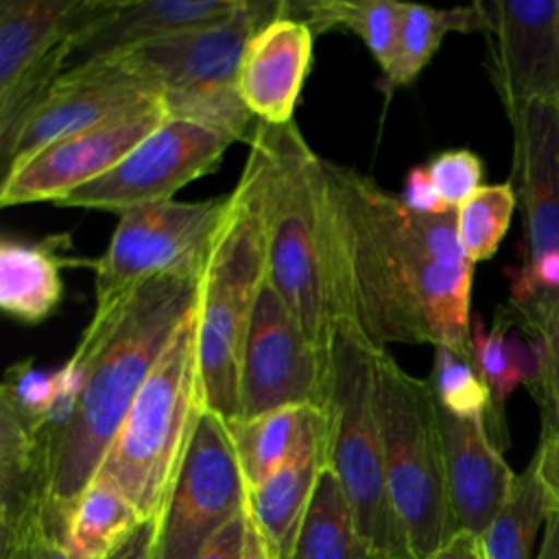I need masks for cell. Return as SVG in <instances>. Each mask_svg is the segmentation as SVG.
<instances>
[{"mask_svg": "<svg viewBox=\"0 0 559 559\" xmlns=\"http://www.w3.org/2000/svg\"><path fill=\"white\" fill-rule=\"evenodd\" d=\"M450 507L459 531L483 535L504 507L515 476L485 419L456 417L437 404Z\"/></svg>", "mask_w": 559, "mask_h": 559, "instance_id": "ffe728a7", "label": "cell"}, {"mask_svg": "<svg viewBox=\"0 0 559 559\" xmlns=\"http://www.w3.org/2000/svg\"><path fill=\"white\" fill-rule=\"evenodd\" d=\"M328 465V428L258 487L247 489V518L273 559H290L317 480Z\"/></svg>", "mask_w": 559, "mask_h": 559, "instance_id": "7402d4cb", "label": "cell"}, {"mask_svg": "<svg viewBox=\"0 0 559 559\" xmlns=\"http://www.w3.org/2000/svg\"><path fill=\"white\" fill-rule=\"evenodd\" d=\"M513 179L524 225V262L559 251V98L531 100L511 116Z\"/></svg>", "mask_w": 559, "mask_h": 559, "instance_id": "ac0fdd59", "label": "cell"}, {"mask_svg": "<svg viewBox=\"0 0 559 559\" xmlns=\"http://www.w3.org/2000/svg\"><path fill=\"white\" fill-rule=\"evenodd\" d=\"M548 513L550 500L531 461L515 476L504 507L480 535L485 559H533V544Z\"/></svg>", "mask_w": 559, "mask_h": 559, "instance_id": "f546056e", "label": "cell"}, {"mask_svg": "<svg viewBox=\"0 0 559 559\" xmlns=\"http://www.w3.org/2000/svg\"><path fill=\"white\" fill-rule=\"evenodd\" d=\"M426 170L450 207H459L467 201L483 181V162L469 148H450L430 157Z\"/></svg>", "mask_w": 559, "mask_h": 559, "instance_id": "836d02e7", "label": "cell"}, {"mask_svg": "<svg viewBox=\"0 0 559 559\" xmlns=\"http://www.w3.org/2000/svg\"><path fill=\"white\" fill-rule=\"evenodd\" d=\"M2 559H74L66 546L46 531H35L2 548Z\"/></svg>", "mask_w": 559, "mask_h": 559, "instance_id": "8d00e7d4", "label": "cell"}, {"mask_svg": "<svg viewBox=\"0 0 559 559\" xmlns=\"http://www.w3.org/2000/svg\"><path fill=\"white\" fill-rule=\"evenodd\" d=\"M166 118L157 98L39 148L2 175L0 205L39 201L57 205L76 188L111 170Z\"/></svg>", "mask_w": 559, "mask_h": 559, "instance_id": "5bb4252c", "label": "cell"}, {"mask_svg": "<svg viewBox=\"0 0 559 559\" xmlns=\"http://www.w3.org/2000/svg\"><path fill=\"white\" fill-rule=\"evenodd\" d=\"M312 41L308 22L290 11L249 39L238 70V94L258 122H293L312 63Z\"/></svg>", "mask_w": 559, "mask_h": 559, "instance_id": "44dd1931", "label": "cell"}, {"mask_svg": "<svg viewBox=\"0 0 559 559\" xmlns=\"http://www.w3.org/2000/svg\"><path fill=\"white\" fill-rule=\"evenodd\" d=\"M378 419L393 507L413 559H430L456 533L450 507L437 400L421 380L389 354L376 356Z\"/></svg>", "mask_w": 559, "mask_h": 559, "instance_id": "ba28073f", "label": "cell"}, {"mask_svg": "<svg viewBox=\"0 0 559 559\" xmlns=\"http://www.w3.org/2000/svg\"><path fill=\"white\" fill-rule=\"evenodd\" d=\"M231 194L203 201H157L118 214L94 269L96 304L114 301L146 280L170 275L201 282Z\"/></svg>", "mask_w": 559, "mask_h": 559, "instance_id": "9c48e42d", "label": "cell"}, {"mask_svg": "<svg viewBox=\"0 0 559 559\" xmlns=\"http://www.w3.org/2000/svg\"><path fill=\"white\" fill-rule=\"evenodd\" d=\"M430 559H485L483 544L478 535L459 531L441 550H437Z\"/></svg>", "mask_w": 559, "mask_h": 559, "instance_id": "60d3db41", "label": "cell"}, {"mask_svg": "<svg viewBox=\"0 0 559 559\" xmlns=\"http://www.w3.org/2000/svg\"><path fill=\"white\" fill-rule=\"evenodd\" d=\"M430 386L441 408L456 417L485 419L491 413V393L480 378L474 358L461 356L450 347H435Z\"/></svg>", "mask_w": 559, "mask_h": 559, "instance_id": "d6a6232c", "label": "cell"}, {"mask_svg": "<svg viewBox=\"0 0 559 559\" xmlns=\"http://www.w3.org/2000/svg\"><path fill=\"white\" fill-rule=\"evenodd\" d=\"M290 11L286 0H240L227 17L129 50L105 66L162 98L168 118L197 122L238 142L255 122L238 94L249 39Z\"/></svg>", "mask_w": 559, "mask_h": 559, "instance_id": "277c9868", "label": "cell"}, {"mask_svg": "<svg viewBox=\"0 0 559 559\" xmlns=\"http://www.w3.org/2000/svg\"><path fill=\"white\" fill-rule=\"evenodd\" d=\"M52 537L50 430L44 419L0 400V533L2 548L35 533Z\"/></svg>", "mask_w": 559, "mask_h": 559, "instance_id": "d6986e66", "label": "cell"}, {"mask_svg": "<svg viewBox=\"0 0 559 559\" xmlns=\"http://www.w3.org/2000/svg\"><path fill=\"white\" fill-rule=\"evenodd\" d=\"M157 98L159 96L105 63L61 74L52 87L0 135L2 175L61 138L96 127Z\"/></svg>", "mask_w": 559, "mask_h": 559, "instance_id": "9a60e30c", "label": "cell"}, {"mask_svg": "<svg viewBox=\"0 0 559 559\" xmlns=\"http://www.w3.org/2000/svg\"><path fill=\"white\" fill-rule=\"evenodd\" d=\"M231 144L234 140L214 129L166 118L122 162L57 205L122 214L138 205L168 201L186 183L212 173Z\"/></svg>", "mask_w": 559, "mask_h": 559, "instance_id": "7c38bea8", "label": "cell"}, {"mask_svg": "<svg viewBox=\"0 0 559 559\" xmlns=\"http://www.w3.org/2000/svg\"><path fill=\"white\" fill-rule=\"evenodd\" d=\"M203 411L194 308L140 386L96 476L144 520H157Z\"/></svg>", "mask_w": 559, "mask_h": 559, "instance_id": "8992f818", "label": "cell"}, {"mask_svg": "<svg viewBox=\"0 0 559 559\" xmlns=\"http://www.w3.org/2000/svg\"><path fill=\"white\" fill-rule=\"evenodd\" d=\"M210 251L197 301L203 404L227 424L240 419V365L266 280V245L249 183L240 177Z\"/></svg>", "mask_w": 559, "mask_h": 559, "instance_id": "52a82bcc", "label": "cell"}, {"mask_svg": "<svg viewBox=\"0 0 559 559\" xmlns=\"http://www.w3.org/2000/svg\"><path fill=\"white\" fill-rule=\"evenodd\" d=\"M199 284L162 275L96 304L68 360L79 384L72 415L50 435L52 526L59 542L72 504L96 478L140 386L197 308Z\"/></svg>", "mask_w": 559, "mask_h": 559, "instance_id": "7a4b0ae2", "label": "cell"}, {"mask_svg": "<svg viewBox=\"0 0 559 559\" xmlns=\"http://www.w3.org/2000/svg\"><path fill=\"white\" fill-rule=\"evenodd\" d=\"M98 0H0V135L59 79L74 33Z\"/></svg>", "mask_w": 559, "mask_h": 559, "instance_id": "4fadbf2b", "label": "cell"}, {"mask_svg": "<svg viewBox=\"0 0 559 559\" xmlns=\"http://www.w3.org/2000/svg\"><path fill=\"white\" fill-rule=\"evenodd\" d=\"M535 559H559V511L550 509L544 522V539Z\"/></svg>", "mask_w": 559, "mask_h": 559, "instance_id": "b9f144b4", "label": "cell"}, {"mask_svg": "<svg viewBox=\"0 0 559 559\" xmlns=\"http://www.w3.org/2000/svg\"><path fill=\"white\" fill-rule=\"evenodd\" d=\"M450 31L483 33L485 31L483 2L454 7V9H435L426 4L404 2L397 59L391 72L386 74V85L402 87L413 83L415 76L435 57L443 37Z\"/></svg>", "mask_w": 559, "mask_h": 559, "instance_id": "83f0119b", "label": "cell"}, {"mask_svg": "<svg viewBox=\"0 0 559 559\" xmlns=\"http://www.w3.org/2000/svg\"><path fill=\"white\" fill-rule=\"evenodd\" d=\"M245 513L247 483L229 426L205 408L155 520L153 559H199L210 542Z\"/></svg>", "mask_w": 559, "mask_h": 559, "instance_id": "30bf717a", "label": "cell"}, {"mask_svg": "<svg viewBox=\"0 0 559 559\" xmlns=\"http://www.w3.org/2000/svg\"><path fill=\"white\" fill-rule=\"evenodd\" d=\"M57 397V371L44 373L33 367V358L13 362L0 384V400L15 406L20 413L44 419Z\"/></svg>", "mask_w": 559, "mask_h": 559, "instance_id": "e575fe53", "label": "cell"}, {"mask_svg": "<svg viewBox=\"0 0 559 559\" xmlns=\"http://www.w3.org/2000/svg\"><path fill=\"white\" fill-rule=\"evenodd\" d=\"M378 349L354 321L336 325L328 376V467L373 559H413L391 500L378 419Z\"/></svg>", "mask_w": 559, "mask_h": 559, "instance_id": "5b68a950", "label": "cell"}, {"mask_svg": "<svg viewBox=\"0 0 559 559\" xmlns=\"http://www.w3.org/2000/svg\"><path fill=\"white\" fill-rule=\"evenodd\" d=\"M290 559H373L358 535L343 489L328 465L317 480Z\"/></svg>", "mask_w": 559, "mask_h": 559, "instance_id": "f1b7e54d", "label": "cell"}, {"mask_svg": "<svg viewBox=\"0 0 559 559\" xmlns=\"http://www.w3.org/2000/svg\"><path fill=\"white\" fill-rule=\"evenodd\" d=\"M469 338L474 365L491 393L487 430L502 450L507 443L504 406L520 384H531L537 378L542 367L539 338L515 319L511 308L500 310L489 330H485L480 317H472Z\"/></svg>", "mask_w": 559, "mask_h": 559, "instance_id": "603a6c76", "label": "cell"}, {"mask_svg": "<svg viewBox=\"0 0 559 559\" xmlns=\"http://www.w3.org/2000/svg\"><path fill=\"white\" fill-rule=\"evenodd\" d=\"M142 522L138 509L96 476L72 504L61 544L74 559H109Z\"/></svg>", "mask_w": 559, "mask_h": 559, "instance_id": "484cf974", "label": "cell"}, {"mask_svg": "<svg viewBox=\"0 0 559 559\" xmlns=\"http://www.w3.org/2000/svg\"><path fill=\"white\" fill-rule=\"evenodd\" d=\"M509 308L539 338L542 367L528 389L542 413V439L559 435V290L537 293Z\"/></svg>", "mask_w": 559, "mask_h": 559, "instance_id": "4dcf8cb0", "label": "cell"}, {"mask_svg": "<svg viewBox=\"0 0 559 559\" xmlns=\"http://www.w3.org/2000/svg\"><path fill=\"white\" fill-rule=\"evenodd\" d=\"M531 461L537 467L539 480L550 500V509L559 511V435L539 439V445Z\"/></svg>", "mask_w": 559, "mask_h": 559, "instance_id": "74e56055", "label": "cell"}, {"mask_svg": "<svg viewBox=\"0 0 559 559\" xmlns=\"http://www.w3.org/2000/svg\"><path fill=\"white\" fill-rule=\"evenodd\" d=\"M290 13L306 20L314 37L330 28H347L360 37L386 76L397 59L404 2L397 0H308Z\"/></svg>", "mask_w": 559, "mask_h": 559, "instance_id": "4316f807", "label": "cell"}, {"mask_svg": "<svg viewBox=\"0 0 559 559\" xmlns=\"http://www.w3.org/2000/svg\"><path fill=\"white\" fill-rule=\"evenodd\" d=\"M238 4L240 0H98L94 15L68 41L61 74L105 63L148 41L218 22L234 13Z\"/></svg>", "mask_w": 559, "mask_h": 559, "instance_id": "e0dca14e", "label": "cell"}, {"mask_svg": "<svg viewBox=\"0 0 559 559\" xmlns=\"http://www.w3.org/2000/svg\"><path fill=\"white\" fill-rule=\"evenodd\" d=\"M242 559H273L266 544L262 542L260 533L253 528V524L247 518V535H245V550Z\"/></svg>", "mask_w": 559, "mask_h": 559, "instance_id": "7bdbcfd3", "label": "cell"}, {"mask_svg": "<svg viewBox=\"0 0 559 559\" xmlns=\"http://www.w3.org/2000/svg\"><path fill=\"white\" fill-rule=\"evenodd\" d=\"M352 317L376 345L450 347L472 358V275L456 207L417 214L356 168L325 159Z\"/></svg>", "mask_w": 559, "mask_h": 559, "instance_id": "6da1fadb", "label": "cell"}, {"mask_svg": "<svg viewBox=\"0 0 559 559\" xmlns=\"http://www.w3.org/2000/svg\"><path fill=\"white\" fill-rule=\"evenodd\" d=\"M557 33H559V9H557Z\"/></svg>", "mask_w": 559, "mask_h": 559, "instance_id": "ee69618b", "label": "cell"}, {"mask_svg": "<svg viewBox=\"0 0 559 559\" xmlns=\"http://www.w3.org/2000/svg\"><path fill=\"white\" fill-rule=\"evenodd\" d=\"M559 0L483 2L489 76L511 116L531 100L559 98Z\"/></svg>", "mask_w": 559, "mask_h": 559, "instance_id": "2e32d148", "label": "cell"}, {"mask_svg": "<svg viewBox=\"0 0 559 559\" xmlns=\"http://www.w3.org/2000/svg\"><path fill=\"white\" fill-rule=\"evenodd\" d=\"M402 203L417 212V214H441V212H448L452 210L450 205H445V201L439 197L428 170H426V164L421 166H413L408 173H406V179H404V190L400 194Z\"/></svg>", "mask_w": 559, "mask_h": 559, "instance_id": "d590c367", "label": "cell"}, {"mask_svg": "<svg viewBox=\"0 0 559 559\" xmlns=\"http://www.w3.org/2000/svg\"><path fill=\"white\" fill-rule=\"evenodd\" d=\"M247 535V513L225 526L210 546L199 555V559H242Z\"/></svg>", "mask_w": 559, "mask_h": 559, "instance_id": "f35d334b", "label": "cell"}, {"mask_svg": "<svg viewBox=\"0 0 559 559\" xmlns=\"http://www.w3.org/2000/svg\"><path fill=\"white\" fill-rule=\"evenodd\" d=\"M247 489L264 483L314 435L328 428L325 408L284 406L258 417L229 421Z\"/></svg>", "mask_w": 559, "mask_h": 559, "instance_id": "cb8c5ba5", "label": "cell"}, {"mask_svg": "<svg viewBox=\"0 0 559 559\" xmlns=\"http://www.w3.org/2000/svg\"><path fill=\"white\" fill-rule=\"evenodd\" d=\"M155 520H144L109 559H153Z\"/></svg>", "mask_w": 559, "mask_h": 559, "instance_id": "ab89813d", "label": "cell"}, {"mask_svg": "<svg viewBox=\"0 0 559 559\" xmlns=\"http://www.w3.org/2000/svg\"><path fill=\"white\" fill-rule=\"evenodd\" d=\"M63 260L48 242H0V306L22 323L48 319L61 297Z\"/></svg>", "mask_w": 559, "mask_h": 559, "instance_id": "d4e9b609", "label": "cell"}, {"mask_svg": "<svg viewBox=\"0 0 559 559\" xmlns=\"http://www.w3.org/2000/svg\"><path fill=\"white\" fill-rule=\"evenodd\" d=\"M328 376L330 362L266 277L240 365V419L284 406L325 408Z\"/></svg>", "mask_w": 559, "mask_h": 559, "instance_id": "8fae6325", "label": "cell"}, {"mask_svg": "<svg viewBox=\"0 0 559 559\" xmlns=\"http://www.w3.org/2000/svg\"><path fill=\"white\" fill-rule=\"evenodd\" d=\"M240 177L255 199L266 245V277L330 362L336 325L354 317L325 159L310 148L295 120H255Z\"/></svg>", "mask_w": 559, "mask_h": 559, "instance_id": "3957f363", "label": "cell"}, {"mask_svg": "<svg viewBox=\"0 0 559 559\" xmlns=\"http://www.w3.org/2000/svg\"><path fill=\"white\" fill-rule=\"evenodd\" d=\"M515 207L518 197L511 181L480 186L456 207L459 240L474 264L489 260L498 251Z\"/></svg>", "mask_w": 559, "mask_h": 559, "instance_id": "1f68e13d", "label": "cell"}]
</instances>
